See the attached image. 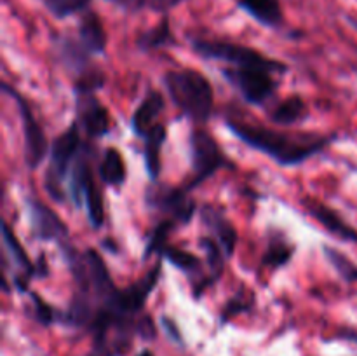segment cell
Segmentation results:
<instances>
[{"instance_id": "obj_1", "label": "cell", "mask_w": 357, "mask_h": 356, "mask_svg": "<svg viewBox=\"0 0 357 356\" xmlns=\"http://www.w3.org/2000/svg\"><path fill=\"white\" fill-rule=\"evenodd\" d=\"M227 129L239 142L274 161L278 166H300L305 161L319 156L337 140L335 135L319 133H286L267 126L246 124V122L227 119Z\"/></svg>"}, {"instance_id": "obj_2", "label": "cell", "mask_w": 357, "mask_h": 356, "mask_svg": "<svg viewBox=\"0 0 357 356\" xmlns=\"http://www.w3.org/2000/svg\"><path fill=\"white\" fill-rule=\"evenodd\" d=\"M164 89L181 115L206 124L215 110V89L208 77L194 68L169 70L162 75Z\"/></svg>"}, {"instance_id": "obj_3", "label": "cell", "mask_w": 357, "mask_h": 356, "mask_svg": "<svg viewBox=\"0 0 357 356\" xmlns=\"http://www.w3.org/2000/svg\"><path fill=\"white\" fill-rule=\"evenodd\" d=\"M82 147V131L75 121L51 142L47 168L44 173V191L58 205H63L68 199L66 185L70 171Z\"/></svg>"}, {"instance_id": "obj_4", "label": "cell", "mask_w": 357, "mask_h": 356, "mask_svg": "<svg viewBox=\"0 0 357 356\" xmlns=\"http://www.w3.org/2000/svg\"><path fill=\"white\" fill-rule=\"evenodd\" d=\"M66 192L75 208H84L89 225L94 230H100L105 223V202L100 185L96 184L94 177L93 150L86 143L70 171Z\"/></svg>"}, {"instance_id": "obj_5", "label": "cell", "mask_w": 357, "mask_h": 356, "mask_svg": "<svg viewBox=\"0 0 357 356\" xmlns=\"http://www.w3.org/2000/svg\"><path fill=\"white\" fill-rule=\"evenodd\" d=\"M192 51L204 59L211 61H222L229 66H237V68H246V66H264L278 72L279 75L288 73L289 66L279 59L268 58L261 54L258 49L250 47V45L239 44V42L230 40H216V38H190Z\"/></svg>"}, {"instance_id": "obj_6", "label": "cell", "mask_w": 357, "mask_h": 356, "mask_svg": "<svg viewBox=\"0 0 357 356\" xmlns=\"http://www.w3.org/2000/svg\"><path fill=\"white\" fill-rule=\"evenodd\" d=\"M54 56L66 72L73 77V87L100 91L105 86V73L93 63V54L79 37L56 35L52 40Z\"/></svg>"}, {"instance_id": "obj_7", "label": "cell", "mask_w": 357, "mask_h": 356, "mask_svg": "<svg viewBox=\"0 0 357 356\" xmlns=\"http://www.w3.org/2000/svg\"><path fill=\"white\" fill-rule=\"evenodd\" d=\"M192 177L187 187L195 188L215 177L220 170H236V163L222 150L215 136L206 129H194L188 138Z\"/></svg>"}, {"instance_id": "obj_8", "label": "cell", "mask_w": 357, "mask_h": 356, "mask_svg": "<svg viewBox=\"0 0 357 356\" xmlns=\"http://www.w3.org/2000/svg\"><path fill=\"white\" fill-rule=\"evenodd\" d=\"M222 77L248 105L253 107H265L274 98L281 84L278 80V77L281 75L264 66H246V68L225 66L222 70Z\"/></svg>"}, {"instance_id": "obj_9", "label": "cell", "mask_w": 357, "mask_h": 356, "mask_svg": "<svg viewBox=\"0 0 357 356\" xmlns=\"http://www.w3.org/2000/svg\"><path fill=\"white\" fill-rule=\"evenodd\" d=\"M2 91L13 98V101L17 107V114H20L21 119V131H23L24 164H26L28 170H38L45 161V157H49V150H51V143L47 142L44 128L40 126L38 119L35 117L26 98L16 87L3 80Z\"/></svg>"}, {"instance_id": "obj_10", "label": "cell", "mask_w": 357, "mask_h": 356, "mask_svg": "<svg viewBox=\"0 0 357 356\" xmlns=\"http://www.w3.org/2000/svg\"><path fill=\"white\" fill-rule=\"evenodd\" d=\"M145 202L150 209L160 213L164 218L176 222V225H188L197 212V202L190 195V188L152 181L146 187Z\"/></svg>"}, {"instance_id": "obj_11", "label": "cell", "mask_w": 357, "mask_h": 356, "mask_svg": "<svg viewBox=\"0 0 357 356\" xmlns=\"http://www.w3.org/2000/svg\"><path fill=\"white\" fill-rule=\"evenodd\" d=\"M2 239L3 248L9 262L13 264V286L20 293L26 295L30 292V283L33 279L47 278L49 276V264L45 255H38L37 260H31L24 250L23 243L17 239L16 234L9 227V223L3 220L2 222Z\"/></svg>"}, {"instance_id": "obj_12", "label": "cell", "mask_w": 357, "mask_h": 356, "mask_svg": "<svg viewBox=\"0 0 357 356\" xmlns=\"http://www.w3.org/2000/svg\"><path fill=\"white\" fill-rule=\"evenodd\" d=\"M98 91L73 87L75 94V122L89 140L105 138L112 131L110 112L98 98Z\"/></svg>"}, {"instance_id": "obj_13", "label": "cell", "mask_w": 357, "mask_h": 356, "mask_svg": "<svg viewBox=\"0 0 357 356\" xmlns=\"http://www.w3.org/2000/svg\"><path fill=\"white\" fill-rule=\"evenodd\" d=\"M23 202L30 232L33 234L35 239L42 241V243H58V246L68 241V225L63 222L61 216L51 206L42 202L35 195H26Z\"/></svg>"}, {"instance_id": "obj_14", "label": "cell", "mask_w": 357, "mask_h": 356, "mask_svg": "<svg viewBox=\"0 0 357 356\" xmlns=\"http://www.w3.org/2000/svg\"><path fill=\"white\" fill-rule=\"evenodd\" d=\"M303 209H305L307 215L312 216L333 237H338V239L345 241V243H357V230L351 223L345 222V218L337 209L330 208L326 202L307 198L303 199Z\"/></svg>"}, {"instance_id": "obj_15", "label": "cell", "mask_w": 357, "mask_h": 356, "mask_svg": "<svg viewBox=\"0 0 357 356\" xmlns=\"http://www.w3.org/2000/svg\"><path fill=\"white\" fill-rule=\"evenodd\" d=\"M199 213H201L202 225L208 229L209 236L215 237L216 243L222 246L227 257L232 258L234 253H236L239 236H237V229L230 222L229 216L225 215V212L215 205H204Z\"/></svg>"}, {"instance_id": "obj_16", "label": "cell", "mask_w": 357, "mask_h": 356, "mask_svg": "<svg viewBox=\"0 0 357 356\" xmlns=\"http://www.w3.org/2000/svg\"><path fill=\"white\" fill-rule=\"evenodd\" d=\"M166 108V100L159 91H149L131 115V129L138 138H143L159 122Z\"/></svg>"}, {"instance_id": "obj_17", "label": "cell", "mask_w": 357, "mask_h": 356, "mask_svg": "<svg viewBox=\"0 0 357 356\" xmlns=\"http://www.w3.org/2000/svg\"><path fill=\"white\" fill-rule=\"evenodd\" d=\"M234 2L261 27L279 30L284 24L281 0H234Z\"/></svg>"}, {"instance_id": "obj_18", "label": "cell", "mask_w": 357, "mask_h": 356, "mask_svg": "<svg viewBox=\"0 0 357 356\" xmlns=\"http://www.w3.org/2000/svg\"><path fill=\"white\" fill-rule=\"evenodd\" d=\"M77 37L87 47L91 54H103L107 51V30L101 17L93 9L80 14L77 24Z\"/></svg>"}, {"instance_id": "obj_19", "label": "cell", "mask_w": 357, "mask_h": 356, "mask_svg": "<svg viewBox=\"0 0 357 356\" xmlns=\"http://www.w3.org/2000/svg\"><path fill=\"white\" fill-rule=\"evenodd\" d=\"M143 161H145V170L149 173L150 180L159 181L160 170H162V161H160V150L167 140L166 126L157 122L145 136H143Z\"/></svg>"}, {"instance_id": "obj_20", "label": "cell", "mask_w": 357, "mask_h": 356, "mask_svg": "<svg viewBox=\"0 0 357 356\" xmlns=\"http://www.w3.org/2000/svg\"><path fill=\"white\" fill-rule=\"evenodd\" d=\"M293 255H295V244L281 230H268L261 264L268 269H281L291 262Z\"/></svg>"}, {"instance_id": "obj_21", "label": "cell", "mask_w": 357, "mask_h": 356, "mask_svg": "<svg viewBox=\"0 0 357 356\" xmlns=\"http://www.w3.org/2000/svg\"><path fill=\"white\" fill-rule=\"evenodd\" d=\"M98 177L108 187H122L128 178V168H126V161L119 149L115 147H108L101 156L100 163H98Z\"/></svg>"}, {"instance_id": "obj_22", "label": "cell", "mask_w": 357, "mask_h": 356, "mask_svg": "<svg viewBox=\"0 0 357 356\" xmlns=\"http://www.w3.org/2000/svg\"><path fill=\"white\" fill-rule=\"evenodd\" d=\"M309 115V107L300 94H291L284 100L278 101L271 112L268 119L278 126H293L302 122Z\"/></svg>"}, {"instance_id": "obj_23", "label": "cell", "mask_w": 357, "mask_h": 356, "mask_svg": "<svg viewBox=\"0 0 357 356\" xmlns=\"http://www.w3.org/2000/svg\"><path fill=\"white\" fill-rule=\"evenodd\" d=\"M174 44H176V38H174L171 21L167 16H164L155 27L142 31V34L138 35V38H136V45H138L139 51L143 52H150L162 47H171V45Z\"/></svg>"}, {"instance_id": "obj_24", "label": "cell", "mask_w": 357, "mask_h": 356, "mask_svg": "<svg viewBox=\"0 0 357 356\" xmlns=\"http://www.w3.org/2000/svg\"><path fill=\"white\" fill-rule=\"evenodd\" d=\"M199 246H201V250L206 255V265H208L209 278H211L213 283H218L222 279L223 271H225V264L229 260V257L222 250V246L216 243L215 237H211L209 234L199 239Z\"/></svg>"}, {"instance_id": "obj_25", "label": "cell", "mask_w": 357, "mask_h": 356, "mask_svg": "<svg viewBox=\"0 0 357 356\" xmlns=\"http://www.w3.org/2000/svg\"><path fill=\"white\" fill-rule=\"evenodd\" d=\"M323 253L328 264L335 269V272L345 283H357V264L352 258H349L344 251L337 250L333 246H328V244L323 246Z\"/></svg>"}, {"instance_id": "obj_26", "label": "cell", "mask_w": 357, "mask_h": 356, "mask_svg": "<svg viewBox=\"0 0 357 356\" xmlns=\"http://www.w3.org/2000/svg\"><path fill=\"white\" fill-rule=\"evenodd\" d=\"M26 297L30 299V316L31 320H35L37 323L44 325V327H51V325L59 323V318H61V311L52 307L51 304L45 302L38 293L28 292Z\"/></svg>"}, {"instance_id": "obj_27", "label": "cell", "mask_w": 357, "mask_h": 356, "mask_svg": "<svg viewBox=\"0 0 357 356\" xmlns=\"http://www.w3.org/2000/svg\"><path fill=\"white\" fill-rule=\"evenodd\" d=\"M174 227H176V222H173L169 218H162L160 222H157L153 225V229L150 230L149 237H146V246L145 251H143V258H149L152 255L159 253L160 248L166 243H169V236L174 230Z\"/></svg>"}, {"instance_id": "obj_28", "label": "cell", "mask_w": 357, "mask_h": 356, "mask_svg": "<svg viewBox=\"0 0 357 356\" xmlns=\"http://www.w3.org/2000/svg\"><path fill=\"white\" fill-rule=\"evenodd\" d=\"M40 2L56 20H66L91 9L93 0H40Z\"/></svg>"}, {"instance_id": "obj_29", "label": "cell", "mask_w": 357, "mask_h": 356, "mask_svg": "<svg viewBox=\"0 0 357 356\" xmlns=\"http://www.w3.org/2000/svg\"><path fill=\"white\" fill-rule=\"evenodd\" d=\"M253 306H255V293L246 288L239 290L232 299H229L225 302V306H223L222 309V314H220V321H222V323H227V321L232 320V318L251 311L253 309Z\"/></svg>"}, {"instance_id": "obj_30", "label": "cell", "mask_w": 357, "mask_h": 356, "mask_svg": "<svg viewBox=\"0 0 357 356\" xmlns=\"http://www.w3.org/2000/svg\"><path fill=\"white\" fill-rule=\"evenodd\" d=\"M185 0H145V9L155 10V13H169L171 9L183 3Z\"/></svg>"}, {"instance_id": "obj_31", "label": "cell", "mask_w": 357, "mask_h": 356, "mask_svg": "<svg viewBox=\"0 0 357 356\" xmlns=\"http://www.w3.org/2000/svg\"><path fill=\"white\" fill-rule=\"evenodd\" d=\"M160 325H162L164 332H166L167 337H169L171 341L176 342V344H183V337H181V332H180V328H178V325L174 323L173 318L162 316V318H160Z\"/></svg>"}, {"instance_id": "obj_32", "label": "cell", "mask_w": 357, "mask_h": 356, "mask_svg": "<svg viewBox=\"0 0 357 356\" xmlns=\"http://www.w3.org/2000/svg\"><path fill=\"white\" fill-rule=\"evenodd\" d=\"M103 2L112 3V6L119 7L122 10H128V13L145 9V0H103Z\"/></svg>"}, {"instance_id": "obj_33", "label": "cell", "mask_w": 357, "mask_h": 356, "mask_svg": "<svg viewBox=\"0 0 357 356\" xmlns=\"http://www.w3.org/2000/svg\"><path fill=\"white\" fill-rule=\"evenodd\" d=\"M335 339H340V341L354 342V344H357V328H352V327L340 328V330L335 334Z\"/></svg>"}, {"instance_id": "obj_34", "label": "cell", "mask_w": 357, "mask_h": 356, "mask_svg": "<svg viewBox=\"0 0 357 356\" xmlns=\"http://www.w3.org/2000/svg\"><path fill=\"white\" fill-rule=\"evenodd\" d=\"M136 356H153V353L150 351V349H143V351H139Z\"/></svg>"}, {"instance_id": "obj_35", "label": "cell", "mask_w": 357, "mask_h": 356, "mask_svg": "<svg viewBox=\"0 0 357 356\" xmlns=\"http://www.w3.org/2000/svg\"><path fill=\"white\" fill-rule=\"evenodd\" d=\"M351 23H352V24H354V27L357 28V23H356V21H352V20H351Z\"/></svg>"}]
</instances>
